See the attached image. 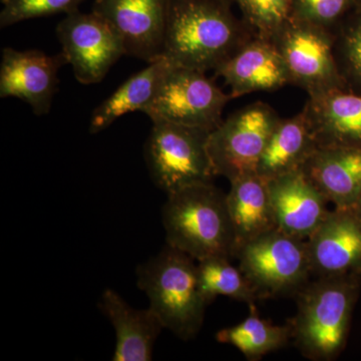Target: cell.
<instances>
[{
    "label": "cell",
    "instance_id": "14",
    "mask_svg": "<svg viewBox=\"0 0 361 361\" xmlns=\"http://www.w3.org/2000/svg\"><path fill=\"white\" fill-rule=\"evenodd\" d=\"M267 180L277 229L296 238H310L329 215V201L301 170Z\"/></svg>",
    "mask_w": 361,
    "mask_h": 361
},
{
    "label": "cell",
    "instance_id": "23",
    "mask_svg": "<svg viewBox=\"0 0 361 361\" xmlns=\"http://www.w3.org/2000/svg\"><path fill=\"white\" fill-rule=\"evenodd\" d=\"M197 278L199 290L207 304L213 302L218 296L230 297L249 306L260 300L243 272L230 263V258L198 261Z\"/></svg>",
    "mask_w": 361,
    "mask_h": 361
},
{
    "label": "cell",
    "instance_id": "17",
    "mask_svg": "<svg viewBox=\"0 0 361 361\" xmlns=\"http://www.w3.org/2000/svg\"><path fill=\"white\" fill-rule=\"evenodd\" d=\"M99 310L110 320L116 334L114 361H149L163 324L151 308L135 310L122 296L106 289L99 299Z\"/></svg>",
    "mask_w": 361,
    "mask_h": 361
},
{
    "label": "cell",
    "instance_id": "7",
    "mask_svg": "<svg viewBox=\"0 0 361 361\" xmlns=\"http://www.w3.org/2000/svg\"><path fill=\"white\" fill-rule=\"evenodd\" d=\"M231 99L206 73L170 61L144 114L152 122L167 121L212 132L223 122V111Z\"/></svg>",
    "mask_w": 361,
    "mask_h": 361
},
{
    "label": "cell",
    "instance_id": "28",
    "mask_svg": "<svg viewBox=\"0 0 361 361\" xmlns=\"http://www.w3.org/2000/svg\"><path fill=\"white\" fill-rule=\"evenodd\" d=\"M353 211H355L356 215L358 216V217L361 219V194L360 196V198H358L357 202H356L355 205L353 207Z\"/></svg>",
    "mask_w": 361,
    "mask_h": 361
},
{
    "label": "cell",
    "instance_id": "20",
    "mask_svg": "<svg viewBox=\"0 0 361 361\" xmlns=\"http://www.w3.org/2000/svg\"><path fill=\"white\" fill-rule=\"evenodd\" d=\"M317 149L304 111L279 121L273 130L256 173L266 180L301 170Z\"/></svg>",
    "mask_w": 361,
    "mask_h": 361
},
{
    "label": "cell",
    "instance_id": "27",
    "mask_svg": "<svg viewBox=\"0 0 361 361\" xmlns=\"http://www.w3.org/2000/svg\"><path fill=\"white\" fill-rule=\"evenodd\" d=\"M355 7V0H292V16L332 32Z\"/></svg>",
    "mask_w": 361,
    "mask_h": 361
},
{
    "label": "cell",
    "instance_id": "24",
    "mask_svg": "<svg viewBox=\"0 0 361 361\" xmlns=\"http://www.w3.org/2000/svg\"><path fill=\"white\" fill-rule=\"evenodd\" d=\"M332 35L337 68L346 90L361 94V8L355 7Z\"/></svg>",
    "mask_w": 361,
    "mask_h": 361
},
{
    "label": "cell",
    "instance_id": "8",
    "mask_svg": "<svg viewBox=\"0 0 361 361\" xmlns=\"http://www.w3.org/2000/svg\"><path fill=\"white\" fill-rule=\"evenodd\" d=\"M280 120L276 111L262 102L228 116L209 135L208 152L215 175L231 182L256 173L268 140Z\"/></svg>",
    "mask_w": 361,
    "mask_h": 361
},
{
    "label": "cell",
    "instance_id": "6",
    "mask_svg": "<svg viewBox=\"0 0 361 361\" xmlns=\"http://www.w3.org/2000/svg\"><path fill=\"white\" fill-rule=\"evenodd\" d=\"M211 130L167 121L153 122L146 159L157 186L167 195L212 182L215 177L208 152Z\"/></svg>",
    "mask_w": 361,
    "mask_h": 361
},
{
    "label": "cell",
    "instance_id": "25",
    "mask_svg": "<svg viewBox=\"0 0 361 361\" xmlns=\"http://www.w3.org/2000/svg\"><path fill=\"white\" fill-rule=\"evenodd\" d=\"M254 37L272 40L291 18L292 0H232Z\"/></svg>",
    "mask_w": 361,
    "mask_h": 361
},
{
    "label": "cell",
    "instance_id": "13",
    "mask_svg": "<svg viewBox=\"0 0 361 361\" xmlns=\"http://www.w3.org/2000/svg\"><path fill=\"white\" fill-rule=\"evenodd\" d=\"M306 242L312 274L361 275V219L353 209L329 211Z\"/></svg>",
    "mask_w": 361,
    "mask_h": 361
},
{
    "label": "cell",
    "instance_id": "18",
    "mask_svg": "<svg viewBox=\"0 0 361 361\" xmlns=\"http://www.w3.org/2000/svg\"><path fill=\"white\" fill-rule=\"evenodd\" d=\"M301 171L336 208H353L360 198V148H317Z\"/></svg>",
    "mask_w": 361,
    "mask_h": 361
},
{
    "label": "cell",
    "instance_id": "12",
    "mask_svg": "<svg viewBox=\"0 0 361 361\" xmlns=\"http://www.w3.org/2000/svg\"><path fill=\"white\" fill-rule=\"evenodd\" d=\"M66 63L63 52L49 56L37 49L6 47L0 65V97H16L30 104L35 115H47L58 90L59 71Z\"/></svg>",
    "mask_w": 361,
    "mask_h": 361
},
{
    "label": "cell",
    "instance_id": "29",
    "mask_svg": "<svg viewBox=\"0 0 361 361\" xmlns=\"http://www.w3.org/2000/svg\"><path fill=\"white\" fill-rule=\"evenodd\" d=\"M355 7L361 8V0H355Z\"/></svg>",
    "mask_w": 361,
    "mask_h": 361
},
{
    "label": "cell",
    "instance_id": "3",
    "mask_svg": "<svg viewBox=\"0 0 361 361\" xmlns=\"http://www.w3.org/2000/svg\"><path fill=\"white\" fill-rule=\"evenodd\" d=\"M163 224L168 245L196 261L234 257L236 243L227 195L213 182L168 195L163 207Z\"/></svg>",
    "mask_w": 361,
    "mask_h": 361
},
{
    "label": "cell",
    "instance_id": "26",
    "mask_svg": "<svg viewBox=\"0 0 361 361\" xmlns=\"http://www.w3.org/2000/svg\"><path fill=\"white\" fill-rule=\"evenodd\" d=\"M85 0H1L0 26L7 27L32 20L59 13H71L78 11Z\"/></svg>",
    "mask_w": 361,
    "mask_h": 361
},
{
    "label": "cell",
    "instance_id": "10",
    "mask_svg": "<svg viewBox=\"0 0 361 361\" xmlns=\"http://www.w3.org/2000/svg\"><path fill=\"white\" fill-rule=\"evenodd\" d=\"M56 35L66 63L82 85L101 82L111 66L126 54L120 35L94 11L66 14L56 27Z\"/></svg>",
    "mask_w": 361,
    "mask_h": 361
},
{
    "label": "cell",
    "instance_id": "21",
    "mask_svg": "<svg viewBox=\"0 0 361 361\" xmlns=\"http://www.w3.org/2000/svg\"><path fill=\"white\" fill-rule=\"evenodd\" d=\"M169 63L168 59L160 58L126 80L94 111L90 118V132L92 134L102 132L130 111L145 113L155 97Z\"/></svg>",
    "mask_w": 361,
    "mask_h": 361
},
{
    "label": "cell",
    "instance_id": "2",
    "mask_svg": "<svg viewBox=\"0 0 361 361\" xmlns=\"http://www.w3.org/2000/svg\"><path fill=\"white\" fill-rule=\"evenodd\" d=\"M361 275L317 277L295 295L297 312L289 326L304 357L336 360L345 348Z\"/></svg>",
    "mask_w": 361,
    "mask_h": 361
},
{
    "label": "cell",
    "instance_id": "4",
    "mask_svg": "<svg viewBox=\"0 0 361 361\" xmlns=\"http://www.w3.org/2000/svg\"><path fill=\"white\" fill-rule=\"evenodd\" d=\"M195 259L174 247L163 250L140 266L137 286L146 293L152 310L164 329L188 341L200 331L206 306L199 290Z\"/></svg>",
    "mask_w": 361,
    "mask_h": 361
},
{
    "label": "cell",
    "instance_id": "19",
    "mask_svg": "<svg viewBox=\"0 0 361 361\" xmlns=\"http://www.w3.org/2000/svg\"><path fill=\"white\" fill-rule=\"evenodd\" d=\"M230 185L227 205L235 235L236 253L247 242L277 229V225L267 180L254 173L231 180Z\"/></svg>",
    "mask_w": 361,
    "mask_h": 361
},
{
    "label": "cell",
    "instance_id": "5",
    "mask_svg": "<svg viewBox=\"0 0 361 361\" xmlns=\"http://www.w3.org/2000/svg\"><path fill=\"white\" fill-rule=\"evenodd\" d=\"M234 257L259 299L295 296L312 274L306 240L279 229L247 242Z\"/></svg>",
    "mask_w": 361,
    "mask_h": 361
},
{
    "label": "cell",
    "instance_id": "1",
    "mask_svg": "<svg viewBox=\"0 0 361 361\" xmlns=\"http://www.w3.org/2000/svg\"><path fill=\"white\" fill-rule=\"evenodd\" d=\"M232 0H169L161 58L216 71L254 37Z\"/></svg>",
    "mask_w": 361,
    "mask_h": 361
},
{
    "label": "cell",
    "instance_id": "15",
    "mask_svg": "<svg viewBox=\"0 0 361 361\" xmlns=\"http://www.w3.org/2000/svg\"><path fill=\"white\" fill-rule=\"evenodd\" d=\"M231 90L232 99L272 92L290 85L283 59L272 42L254 37L215 71Z\"/></svg>",
    "mask_w": 361,
    "mask_h": 361
},
{
    "label": "cell",
    "instance_id": "22",
    "mask_svg": "<svg viewBox=\"0 0 361 361\" xmlns=\"http://www.w3.org/2000/svg\"><path fill=\"white\" fill-rule=\"evenodd\" d=\"M250 314L232 327L221 329L216 338L220 343L229 344L243 353L247 360H257L286 345L291 337L289 325L280 326L258 315L255 304L250 305Z\"/></svg>",
    "mask_w": 361,
    "mask_h": 361
},
{
    "label": "cell",
    "instance_id": "11",
    "mask_svg": "<svg viewBox=\"0 0 361 361\" xmlns=\"http://www.w3.org/2000/svg\"><path fill=\"white\" fill-rule=\"evenodd\" d=\"M169 0H94L92 11L108 21L126 54L153 63L161 58Z\"/></svg>",
    "mask_w": 361,
    "mask_h": 361
},
{
    "label": "cell",
    "instance_id": "9",
    "mask_svg": "<svg viewBox=\"0 0 361 361\" xmlns=\"http://www.w3.org/2000/svg\"><path fill=\"white\" fill-rule=\"evenodd\" d=\"M271 42L283 59L290 85L306 90L310 97L346 90L329 30L292 18Z\"/></svg>",
    "mask_w": 361,
    "mask_h": 361
},
{
    "label": "cell",
    "instance_id": "16",
    "mask_svg": "<svg viewBox=\"0 0 361 361\" xmlns=\"http://www.w3.org/2000/svg\"><path fill=\"white\" fill-rule=\"evenodd\" d=\"M303 111L317 148L361 149V94L332 90L310 97Z\"/></svg>",
    "mask_w": 361,
    "mask_h": 361
}]
</instances>
